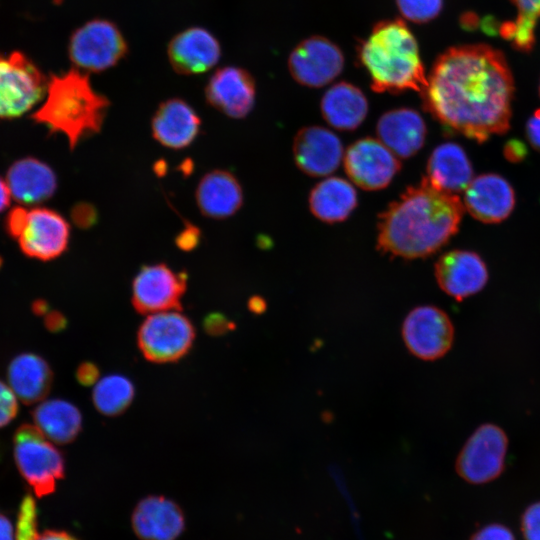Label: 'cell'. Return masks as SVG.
<instances>
[{
    "instance_id": "6da1fadb",
    "label": "cell",
    "mask_w": 540,
    "mask_h": 540,
    "mask_svg": "<svg viewBox=\"0 0 540 540\" xmlns=\"http://www.w3.org/2000/svg\"><path fill=\"white\" fill-rule=\"evenodd\" d=\"M443 127L483 143L510 127L514 80L503 53L486 44L451 47L434 62L421 92Z\"/></svg>"
},
{
    "instance_id": "7a4b0ae2",
    "label": "cell",
    "mask_w": 540,
    "mask_h": 540,
    "mask_svg": "<svg viewBox=\"0 0 540 540\" xmlns=\"http://www.w3.org/2000/svg\"><path fill=\"white\" fill-rule=\"evenodd\" d=\"M463 214L457 195L438 190L423 178L379 215L377 247L404 259L430 256L457 233Z\"/></svg>"
},
{
    "instance_id": "3957f363",
    "label": "cell",
    "mask_w": 540,
    "mask_h": 540,
    "mask_svg": "<svg viewBox=\"0 0 540 540\" xmlns=\"http://www.w3.org/2000/svg\"><path fill=\"white\" fill-rule=\"evenodd\" d=\"M357 59L378 93L422 92L427 77L417 40L401 19L376 23L357 46Z\"/></svg>"
},
{
    "instance_id": "277c9868",
    "label": "cell",
    "mask_w": 540,
    "mask_h": 540,
    "mask_svg": "<svg viewBox=\"0 0 540 540\" xmlns=\"http://www.w3.org/2000/svg\"><path fill=\"white\" fill-rule=\"evenodd\" d=\"M109 105L93 89L88 75L73 69L51 76L44 103L32 119L50 134L64 135L73 150L83 139L100 132Z\"/></svg>"
},
{
    "instance_id": "5b68a950",
    "label": "cell",
    "mask_w": 540,
    "mask_h": 540,
    "mask_svg": "<svg viewBox=\"0 0 540 540\" xmlns=\"http://www.w3.org/2000/svg\"><path fill=\"white\" fill-rule=\"evenodd\" d=\"M5 228L26 256L41 261L62 255L70 238L66 219L48 208L15 207L5 219Z\"/></svg>"
},
{
    "instance_id": "8992f818",
    "label": "cell",
    "mask_w": 540,
    "mask_h": 540,
    "mask_svg": "<svg viewBox=\"0 0 540 540\" xmlns=\"http://www.w3.org/2000/svg\"><path fill=\"white\" fill-rule=\"evenodd\" d=\"M14 459L24 480L37 497L50 495L64 476L61 452L36 427L20 426L13 438Z\"/></svg>"
},
{
    "instance_id": "52a82bcc",
    "label": "cell",
    "mask_w": 540,
    "mask_h": 540,
    "mask_svg": "<svg viewBox=\"0 0 540 540\" xmlns=\"http://www.w3.org/2000/svg\"><path fill=\"white\" fill-rule=\"evenodd\" d=\"M48 81L22 52L0 55V119L30 111L46 95Z\"/></svg>"
},
{
    "instance_id": "ba28073f",
    "label": "cell",
    "mask_w": 540,
    "mask_h": 540,
    "mask_svg": "<svg viewBox=\"0 0 540 540\" xmlns=\"http://www.w3.org/2000/svg\"><path fill=\"white\" fill-rule=\"evenodd\" d=\"M128 52V44L117 25L107 19H93L77 28L70 37L71 62L87 72H102L118 64Z\"/></svg>"
},
{
    "instance_id": "9c48e42d",
    "label": "cell",
    "mask_w": 540,
    "mask_h": 540,
    "mask_svg": "<svg viewBox=\"0 0 540 540\" xmlns=\"http://www.w3.org/2000/svg\"><path fill=\"white\" fill-rule=\"evenodd\" d=\"M194 339L192 322L178 309L148 314L137 333L140 351L155 363L179 360L188 353Z\"/></svg>"
},
{
    "instance_id": "30bf717a",
    "label": "cell",
    "mask_w": 540,
    "mask_h": 540,
    "mask_svg": "<svg viewBox=\"0 0 540 540\" xmlns=\"http://www.w3.org/2000/svg\"><path fill=\"white\" fill-rule=\"evenodd\" d=\"M507 450L505 431L495 424H482L463 445L456 459V472L471 484L491 482L504 471Z\"/></svg>"
},
{
    "instance_id": "8fae6325",
    "label": "cell",
    "mask_w": 540,
    "mask_h": 540,
    "mask_svg": "<svg viewBox=\"0 0 540 540\" xmlns=\"http://www.w3.org/2000/svg\"><path fill=\"white\" fill-rule=\"evenodd\" d=\"M401 332L409 352L426 361L442 358L454 341V326L450 317L433 305L412 309L403 321Z\"/></svg>"
},
{
    "instance_id": "7c38bea8",
    "label": "cell",
    "mask_w": 540,
    "mask_h": 540,
    "mask_svg": "<svg viewBox=\"0 0 540 540\" xmlns=\"http://www.w3.org/2000/svg\"><path fill=\"white\" fill-rule=\"evenodd\" d=\"M288 68L293 79L302 86L320 88L341 74L344 55L334 42L315 35L294 47L288 58Z\"/></svg>"
},
{
    "instance_id": "4fadbf2b",
    "label": "cell",
    "mask_w": 540,
    "mask_h": 540,
    "mask_svg": "<svg viewBox=\"0 0 540 540\" xmlns=\"http://www.w3.org/2000/svg\"><path fill=\"white\" fill-rule=\"evenodd\" d=\"M343 161L351 181L368 191L387 187L401 169L397 156L379 139L371 137L351 144Z\"/></svg>"
},
{
    "instance_id": "5bb4252c",
    "label": "cell",
    "mask_w": 540,
    "mask_h": 540,
    "mask_svg": "<svg viewBox=\"0 0 540 540\" xmlns=\"http://www.w3.org/2000/svg\"><path fill=\"white\" fill-rule=\"evenodd\" d=\"M187 275L165 263L143 266L132 283V304L143 314L180 309Z\"/></svg>"
},
{
    "instance_id": "9a60e30c",
    "label": "cell",
    "mask_w": 540,
    "mask_h": 540,
    "mask_svg": "<svg viewBox=\"0 0 540 540\" xmlns=\"http://www.w3.org/2000/svg\"><path fill=\"white\" fill-rule=\"evenodd\" d=\"M435 277L443 292L462 301L480 292L489 276L479 254L469 250H451L437 260Z\"/></svg>"
},
{
    "instance_id": "2e32d148",
    "label": "cell",
    "mask_w": 540,
    "mask_h": 540,
    "mask_svg": "<svg viewBox=\"0 0 540 540\" xmlns=\"http://www.w3.org/2000/svg\"><path fill=\"white\" fill-rule=\"evenodd\" d=\"M255 96L252 75L236 66L216 70L205 87L207 103L231 118L247 116L254 106Z\"/></svg>"
},
{
    "instance_id": "e0dca14e",
    "label": "cell",
    "mask_w": 540,
    "mask_h": 540,
    "mask_svg": "<svg viewBox=\"0 0 540 540\" xmlns=\"http://www.w3.org/2000/svg\"><path fill=\"white\" fill-rule=\"evenodd\" d=\"M293 157L297 167L312 177L333 173L344 157L338 136L321 126L300 129L293 140Z\"/></svg>"
},
{
    "instance_id": "ac0fdd59",
    "label": "cell",
    "mask_w": 540,
    "mask_h": 540,
    "mask_svg": "<svg viewBox=\"0 0 540 540\" xmlns=\"http://www.w3.org/2000/svg\"><path fill=\"white\" fill-rule=\"evenodd\" d=\"M464 207L469 214L483 223H499L515 207V192L502 176L487 173L473 178L465 189Z\"/></svg>"
},
{
    "instance_id": "d6986e66",
    "label": "cell",
    "mask_w": 540,
    "mask_h": 540,
    "mask_svg": "<svg viewBox=\"0 0 540 540\" xmlns=\"http://www.w3.org/2000/svg\"><path fill=\"white\" fill-rule=\"evenodd\" d=\"M167 54L177 73L194 75L206 72L217 64L221 57V46L208 30L191 27L171 39Z\"/></svg>"
},
{
    "instance_id": "ffe728a7",
    "label": "cell",
    "mask_w": 540,
    "mask_h": 540,
    "mask_svg": "<svg viewBox=\"0 0 540 540\" xmlns=\"http://www.w3.org/2000/svg\"><path fill=\"white\" fill-rule=\"evenodd\" d=\"M184 527L181 508L163 496L143 498L132 513V528L141 540H176Z\"/></svg>"
},
{
    "instance_id": "44dd1931",
    "label": "cell",
    "mask_w": 540,
    "mask_h": 540,
    "mask_svg": "<svg viewBox=\"0 0 540 540\" xmlns=\"http://www.w3.org/2000/svg\"><path fill=\"white\" fill-rule=\"evenodd\" d=\"M200 129L201 120L196 111L179 98L162 102L151 121L154 139L175 150L188 147L196 139Z\"/></svg>"
},
{
    "instance_id": "7402d4cb",
    "label": "cell",
    "mask_w": 540,
    "mask_h": 540,
    "mask_svg": "<svg viewBox=\"0 0 540 540\" xmlns=\"http://www.w3.org/2000/svg\"><path fill=\"white\" fill-rule=\"evenodd\" d=\"M378 139L397 157L409 158L424 145L427 128L422 116L411 108H396L382 114L376 125Z\"/></svg>"
},
{
    "instance_id": "603a6c76",
    "label": "cell",
    "mask_w": 540,
    "mask_h": 540,
    "mask_svg": "<svg viewBox=\"0 0 540 540\" xmlns=\"http://www.w3.org/2000/svg\"><path fill=\"white\" fill-rule=\"evenodd\" d=\"M425 179L447 193L465 190L473 179L472 164L465 150L454 142L438 145L430 154Z\"/></svg>"
},
{
    "instance_id": "cb8c5ba5",
    "label": "cell",
    "mask_w": 540,
    "mask_h": 540,
    "mask_svg": "<svg viewBox=\"0 0 540 540\" xmlns=\"http://www.w3.org/2000/svg\"><path fill=\"white\" fill-rule=\"evenodd\" d=\"M195 195L200 212L212 219L234 215L243 203L239 181L226 170L216 169L206 173L200 179Z\"/></svg>"
},
{
    "instance_id": "d4e9b609",
    "label": "cell",
    "mask_w": 540,
    "mask_h": 540,
    "mask_svg": "<svg viewBox=\"0 0 540 540\" xmlns=\"http://www.w3.org/2000/svg\"><path fill=\"white\" fill-rule=\"evenodd\" d=\"M5 181L11 197L22 204L46 201L57 188L56 175L51 167L31 157L14 162Z\"/></svg>"
},
{
    "instance_id": "484cf974",
    "label": "cell",
    "mask_w": 540,
    "mask_h": 540,
    "mask_svg": "<svg viewBox=\"0 0 540 540\" xmlns=\"http://www.w3.org/2000/svg\"><path fill=\"white\" fill-rule=\"evenodd\" d=\"M320 109L325 121L333 128L351 131L358 128L368 113V101L357 86L341 81L324 93Z\"/></svg>"
},
{
    "instance_id": "4316f807",
    "label": "cell",
    "mask_w": 540,
    "mask_h": 540,
    "mask_svg": "<svg viewBox=\"0 0 540 540\" xmlns=\"http://www.w3.org/2000/svg\"><path fill=\"white\" fill-rule=\"evenodd\" d=\"M7 377L11 389L25 404L42 400L49 392L53 373L39 355L22 353L9 364Z\"/></svg>"
},
{
    "instance_id": "83f0119b",
    "label": "cell",
    "mask_w": 540,
    "mask_h": 540,
    "mask_svg": "<svg viewBox=\"0 0 540 540\" xmlns=\"http://www.w3.org/2000/svg\"><path fill=\"white\" fill-rule=\"evenodd\" d=\"M358 197L353 185L340 177H328L317 183L309 195L312 214L326 223L347 219L357 206Z\"/></svg>"
},
{
    "instance_id": "f1b7e54d",
    "label": "cell",
    "mask_w": 540,
    "mask_h": 540,
    "mask_svg": "<svg viewBox=\"0 0 540 540\" xmlns=\"http://www.w3.org/2000/svg\"><path fill=\"white\" fill-rule=\"evenodd\" d=\"M35 426L51 442L67 444L75 440L82 428V415L69 401L50 399L33 411Z\"/></svg>"
},
{
    "instance_id": "f546056e",
    "label": "cell",
    "mask_w": 540,
    "mask_h": 540,
    "mask_svg": "<svg viewBox=\"0 0 540 540\" xmlns=\"http://www.w3.org/2000/svg\"><path fill=\"white\" fill-rule=\"evenodd\" d=\"M517 12L513 20L501 24L500 35L522 52H529L535 43V28L540 20V0H510Z\"/></svg>"
},
{
    "instance_id": "4dcf8cb0",
    "label": "cell",
    "mask_w": 540,
    "mask_h": 540,
    "mask_svg": "<svg viewBox=\"0 0 540 540\" xmlns=\"http://www.w3.org/2000/svg\"><path fill=\"white\" fill-rule=\"evenodd\" d=\"M135 388L124 375L110 374L100 378L94 385L92 400L95 408L105 416H117L132 403Z\"/></svg>"
},
{
    "instance_id": "1f68e13d",
    "label": "cell",
    "mask_w": 540,
    "mask_h": 540,
    "mask_svg": "<svg viewBox=\"0 0 540 540\" xmlns=\"http://www.w3.org/2000/svg\"><path fill=\"white\" fill-rule=\"evenodd\" d=\"M395 2L403 18L416 24H424L441 13L444 0H395Z\"/></svg>"
},
{
    "instance_id": "d6a6232c",
    "label": "cell",
    "mask_w": 540,
    "mask_h": 540,
    "mask_svg": "<svg viewBox=\"0 0 540 540\" xmlns=\"http://www.w3.org/2000/svg\"><path fill=\"white\" fill-rule=\"evenodd\" d=\"M37 532V507L34 498L27 495L23 498L16 523L15 540H32Z\"/></svg>"
},
{
    "instance_id": "836d02e7",
    "label": "cell",
    "mask_w": 540,
    "mask_h": 540,
    "mask_svg": "<svg viewBox=\"0 0 540 540\" xmlns=\"http://www.w3.org/2000/svg\"><path fill=\"white\" fill-rule=\"evenodd\" d=\"M520 527L524 540H540V501L526 507Z\"/></svg>"
},
{
    "instance_id": "e575fe53",
    "label": "cell",
    "mask_w": 540,
    "mask_h": 540,
    "mask_svg": "<svg viewBox=\"0 0 540 540\" xmlns=\"http://www.w3.org/2000/svg\"><path fill=\"white\" fill-rule=\"evenodd\" d=\"M17 396L10 386L0 381V428L9 424L17 415Z\"/></svg>"
},
{
    "instance_id": "d590c367",
    "label": "cell",
    "mask_w": 540,
    "mask_h": 540,
    "mask_svg": "<svg viewBox=\"0 0 540 540\" xmlns=\"http://www.w3.org/2000/svg\"><path fill=\"white\" fill-rule=\"evenodd\" d=\"M470 540H515V537L507 526L490 523L473 533Z\"/></svg>"
},
{
    "instance_id": "8d00e7d4",
    "label": "cell",
    "mask_w": 540,
    "mask_h": 540,
    "mask_svg": "<svg viewBox=\"0 0 540 540\" xmlns=\"http://www.w3.org/2000/svg\"><path fill=\"white\" fill-rule=\"evenodd\" d=\"M233 326L229 320L219 313L210 314L204 321V327L211 335L223 334Z\"/></svg>"
},
{
    "instance_id": "74e56055",
    "label": "cell",
    "mask_w": 540,
    "mask_h": 540,
    "mask_svg": "<svg viewBox=\"0 0 540 540\" xmlns=\"http://www.w3.org/2000/svg\"><path fill=\"white\" fill-rule=\"evenodd\" d=\"M99 368L91 362H83L76 371L78 382L85 386L95 385L100 379Z\"/></svg>"
},
{
    "instance_id": "f35d334b",
    "label": "cell",
    "mask_w": 540,
    "mask_h": 540,
    "mask_svg": "<svg viewBox=\"0 0 540 540\" xmlns=\"http://www.w3.org/2000/svg\"><path fill=\"white\" fill-rule=\"evenodd\" d=\"M526 135L530 144L540 152V109L535 110L528 119Z\"/></svg>"
},
{
    "instance_id": "ab89813d",
    "label": "cell",
    "mask_w": 540,
    "mask_h": 540,
    "mask_svg": "<svg viewBox=\"0 0 540 540\" xmlns=\"http://www.w3.org/2000/svg\"><path fill=\"white\" fill-rule=\"evenodd\" d=\"M527 149L525 145L516 139L510 140L504 147V156L510 162H519L525 159Z\"/></svg>"
},
{
    "instance_id": "60d3db41",
    "label": "cell",
    "mask_w": 540,
    "mask_h": 540,
    "mask_svg": "<svg viewBox=\"0 0 540 540\" xmlns=\"http://www.w3.org/2000/svg\"><path fill=\"white\" fill-rule=\"evenodd\" d=\"M16 539V527L9 518L0 511V540H15Z\"/></svg>"
},
{
    "instance_id": "b9f144b4",
    "label": "cell",
    "mask_w": 540,
    "mask_h": 540,
    "mask_svg": "<svg viewBox=\"0 0 540 540\" xmlns=\"http://www.w3.org/2000/svg\"><path fill=\"white\" fill-rule=\"evenodd\" d=\"M32 540H77L75 537L64 531L46 530L34 534Z\"/></svg>"
},
{
    "instance_id": "7bdbcfd3",
    "label": "cell",
    "mask_w": 540,
    "mask_h": 540,
    "mask_svg": "<svg viewBox=\"0 0 540 540\" xmlns=\"http://www.w3.org/2000/svg\"><path fill=\"white\" fill-rule=\"evenodd\" d=\"M197 232L195 228L184 231L179 235L177 242L178 246L182 249H190L196 245Z\"/></svg>"
},
{
    "instance_id": "ee69618b",
    "label": "cell",
    "mask_w": 540,
    "mask_h": 540,
    "mask_svg": "<svg viewBox=\"0 0 540 540\" xmlns=\"http://www.w3.org/2000/svg\"><path fill=\"white\" fill-rule=\"evenodd\" d=\"M75 216L78 223L82 224L83 226H86L87 224L93 222V219L95 218V214L93 212V209L91 207H87L85 205H82L77 209V212L75 211Z\"/></svg>"
},
{
    "instance_id": "f6af8a7d",
    "label": "cell",
    "mask_w": 540,
    "mask_h": 540,
    "mask_svg": "<svg viewBox=\"0 0 540 540\" xmlns=\"http://www.w3.org/2000/svg\"><path fill=\"white\" fill-rule=\"evenodd\" d=\"M11 194L6 181L0 178V212L9 206Z\"/></svg>"
},
{
    "instance_id": "bcb514c9",
    "label": "cell",
    "mask_w": 540,
    "mask_h": 540,
    "mask_svg": "<svg viewBox=\"0 0 540 540\" xmlns=\"http://www.w3.org/2000/svg\"><path fill=\"white\" fill-rule=\"evenodd\" d=\"M65 324L66 320L59 313H51L47 318V326L53 331L64 328Z\"/></svg>"
},
{
    "instance_id": "7dc6e473",
    "label": "cell",
    "mask_w": 540,
    "mask_h": 540,
    "mask_svg": "<svg viewBox=\"0 0 540 540\" xmlns=\"http://www.w3.org/2000/svg\"><path fill=\"white\" fill-rule=\"evenodd\" d=\"M264 303L261 302V299H256V298H253L251 299L250 301V309L253 311V312H261L263 310L262 307H264Z\"/></svg>"
},
{
    "instance_id": "c3c4849f",
    "label": "cell",
    "mask_w": 540,
    "mask_h": 540,
    "mask_svg": "<svg viewBox=\"0 0 540 540\" xmlns=\"http://www.w3.org/2000/svg\"><path fill=\"white\" fill-rule=\"evenodd\" d=\"M539 94H540V84H539Z\"/></svg>"
}]
</instances>
